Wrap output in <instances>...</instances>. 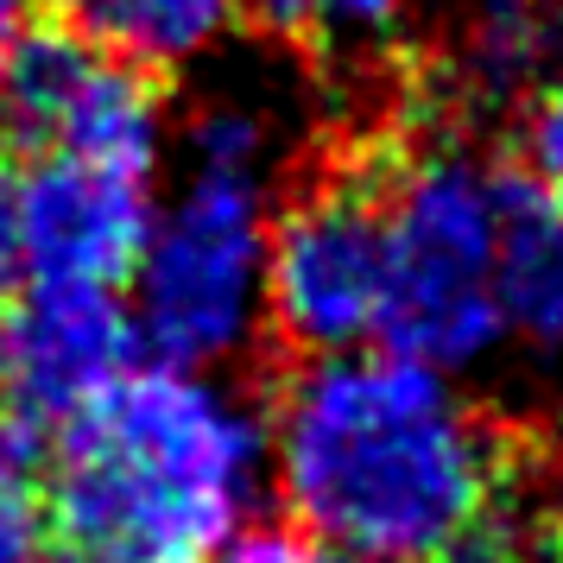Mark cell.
Returning a JSON list of instances; mask_svg holds the SVG:
<instances>
[{
    "mask_svg": "<svg viewBox=\"0 0 563 563\" xmlns=\"http://www.w3.org/2000/svg\"><path fill=\"white\" fill-rule=\"evenodd\" d=\"M260 305L266 330L305 361L380 342L386 241L374 184L330 178L273 209Z\"/></svg>",
    "mask_w": 563,
    "mask_h": 563,
    "instance_id": "5b68a950",
    "label": "cell"
},
{
    "mask_svg": "<svg viewBox=\"0 0 563 563\" xmlns=\"http://www.w3.org/2000/svg\"><path fill=\"white\" fill-rule=\"evenodd\" d=\"M26 563H114V558L89 551V544H77V538H64V544H52V551H32Z\"/></svg>",
    "mask_w": 563,
    "mask_h": 563,
    "instance_id": "ac0fdd59",
    "label": "cell"
},
{
    "mask_svg": "<svg viewBox=\"0 0 563 563\" xmlns=\"http://www.w3.org/2000/svg\"><path fill=\"white\" fill-rule=\"evenodd\" d=\"M209 563H367V558L335 551V544L298 532V526H247V532H234Z\"/></svg>",
    "mask_w": 563,
    "mask_h": 563,
    "instance_id": "9a60e30c",
    "label": "cell"
},
{
    "mask_svg": "<svg viewBox=\"0 0 563 563\" xmlns=\"http://www.w3.org/2000/svg\"><path fill=\"white\" fill-rule=\"evenodd\" d=\"M153 222V178L82 165V158H32L26 184H13V234L26 285H82L121 291L133 254Z\"/></svg>",
    "mask_w": 563,
    "mask_h": 563,
    "instance_id": "52a82bcc",
    "label": "cell"
},
{
    "mask_svg": "<svg viewBox=\"0 0 563 563\" xmlns=\"http://www.w3.org/2000/svg\"><path fill=\"white\" fill-rule=\"evenodd\" d=\"M0 108L13 140L32 146V158H82V165L153 178L172 146L158 77L82 45L70 32H52V38L32 32L0 82Z\"/></svg>",
    "mask_w": 563,
    "mask_h": 563,
    "instance_id": "8992f818",
    "label": "cell"
},
{
    "mask_svg": "<svg viewBox=\"0 0 563 563\" xmlns=\"http://www.w3.org/2000/svg\"><path fill=\"white\" fill-rule=\"evenodd\" d=\"M494 310L500 342L526 361H563V184L507 178L494 234Z\"/></svg>",
    "mask_w": 563,
    "mask_h": 563,
    "instance_id": "9c48e42d",
    "label": "cell"
},
{
    "mask_svg": "<svg viewBox=\"0 0 563 563\" xmlns=\"http://www.w3.org/2000/svg\"><path fill=\"white\" fill-rule=\"evenodd\" d=\"M133 355L140 335L121 291L26 285L0 310V399L20 418H77Z\"/></svg>",
    "mask_w": 563,
    "mask_h": 563,
    "instance_id": "ba28073f",
    "label": "cell"
},
{
    "mask_svg": "<svg viewBox=\"0 0 563 563\" xmlns=\"http://www.w3.org/2000/svg\"><path fill=\"white\" fill-rule=\"evenodd\" d=\"M563 52V0H468L456 20V77L482 102H526Z\"/></svg>",
    "mask_w": 563,
    "mask_h": 563,
    "instance_id": "8fae6325",
    "label": "cell"
},
{
    "mask_svg": "<svg viewBox=\"0 0 563 563\" xmlns=\"http://www.w3.org/2000/svg\"><path fill=\"white\" fill-rule=\"evenodd\" d=\"M475 563H563V558H558V551H526V544H507V538H500V544L482 551Z\"/></svg>",
    "mask_w": 563,
    "mask_h": 563,
    "instance_id": "d6986e66",
    "label": "cell"
},
{
    "mask_svg": "<svg viewBox=\"0 0 563 563\" xmlns=\"http://www.w3.org/2000/svg\"><path fill=\"white\" fill-rule=\"evenodd\" d=\"M266 500V418L222 367L133 361L64 418L45 512L114 563H209Z\"/></svg>",
    "mask_w": 563,
    "mask_h": 563,
    "instance_id": "7a4b0ae2",
    "label": "cell"
},
{
    "mask_svg": "<svg viewBox=\"0 0 563 563\" xmlns=\"http://www.w3.org/2000/svg\"><path fill=\"white\" fill-rule=\"evenodd\" d=\"M52 13L57 32L146 77H184L234 38L247 0H52Z\"/></svg>",
    "mask_w": 563,
    "mask_h": 563,
    "instance_id": "30bf717a",
    "label": "cell"
},
{
    "mask_svg": "<svg viewBox=\"0 0 563 563\" xmlns=\"http://www.w3.org/2000/svg\"><path fill=\"white\" fill-rule=\"evenodd\" d=\"M279 121L254 96H216L184 128L178 184L153 197V222L121 285L133 335L153 361L229 367L266 330V234L279 209Z\"/></svg>",
    "mask_w": 563,
    "mask_h": 563,
    "instance_id": "3957f363",
    "label": "cell"
},
{
    "mask_svg": "<svg viewBox=\"0 0 563 563\" xmlns=\"http://www.w3.org/2000/svg\"><path fill=\"white\" fill-rule=\"evenodd\" d=\"M266 494L367 563H475L507 538L512 450L487 406L386 342L310 355L273 393Z\"/></svg>",
    "mask_w": 563,
    "mask_h": 563,
    "instance_id": "6da1fadb",
    "label": "cell"
},
{
    "mask_svg": "<svg viewBox=\"0 0 563 563\" xmlns=\"http://www.w3.org/2000/svg\"><path fill=\"white\" fill-rule=\"evenodd\" d=\"M45 532V468L26 418L0 399V563H26Z\"/></svg>",
    "mask_w": 563,
    "mask_h": 563,
    "instance_id": "7c38bea8",
    "label": "cell"
},
{
    "mask_svg": "<svg viewBox=\"0 0 563 563\" xmlns=\"http://www.w3.org/2000/svg\"><path fill=\"white\" fill-rule=\"evenodd\" d=\"M526 165H532V178L544 184H563V52L558 64L538 77V89L526 96Z\"/></svg>",
    "mask_w": 563,
    "mask_h": 563,
    "instance_id": "5bb4252c",
    "label": "cell"
},
{
    "mask_svg": "<svg viewBox=\"0 0 563 563\" xmlns=\"http://www.w3.org/2000/svg\"><path fill=\"white\" fill-rule=\"evenodd\" d=\"M411 0H260V13L291 38L323 45H374L406 20Z\"/></svg>",
    "mask_w": 563,
    "mask_h": 563,
    "instance_id": "4fadbf2b",
    "label": "cell"
},
{
    "mask_svg": "<svg viewBox=\"0 0 563 563\" xmlns=\"http://www.w3.org/2000/svg\"><path fill=\"white\" fill-rule=\"evenodd\" d=\"M386 241L380 342L443 374H475L500 355L494 234L507 172L468 140H418L374 184Z\"/></svg>",
    "mask_w": 563,
    "mask_h": 563,
    "instance_id": "277c9868",
    "label": "cell"
},
{
    "mask_svg": "<svg viewBox=\"0 0 563 563\" xmlns=\"http://www.w3.org/2000/svg\"><path fill=\"white\" fill-rule=\"evenodd\" d=\"M32 38V0H0V82L13 70V57L26 52Z\"/></svg>",
    "mask_w": 563,
    "mask_h": 563,
    "instance_id": "e0dca14e",
    "label": "cell"
},
{
    "mask_svg": "<svg viewBox=\"0 0 563 563\" xmlns=\"http://www.w3.org/2000/svg\"><path fill=\"white\" fill-rule=\"evenodd\" d=\"M20 285H26V273H20V234H13V184L0 178V310L13 305Z\"/></svg>",
    "mask_w": 563,
    "mask_h": 563,
    "instance_id": "2e32d148",
    "label": "cell"
}]
</instances>
